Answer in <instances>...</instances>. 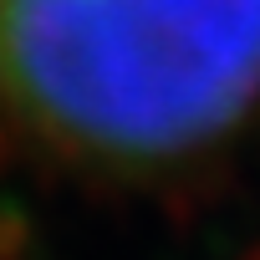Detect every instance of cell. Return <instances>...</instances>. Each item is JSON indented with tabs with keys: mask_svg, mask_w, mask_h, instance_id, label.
Here are the masks:
<instances>
[{
	"mask_svg": "<svg viewBox=\"0 0 260 260\" xmlns=\"http://www.w3.org/2000/svg\"><path fill=\"white\" fill-rule=\"evenodd\" d=\"M260 127V0H0V138L51 174L169 189Z\"/></svg>",
	"mask_w": 260,
	"mask_h": 260,
	"instance_id": "cell-1",
	"label": "cell"
}]
</instances>
